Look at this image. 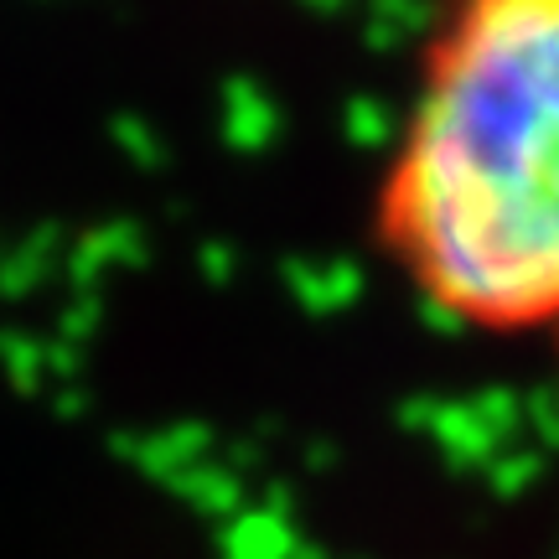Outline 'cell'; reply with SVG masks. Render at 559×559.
<instances>
[{
    "label": "cell",
    "mask_w": 559,
    "mask_h": 559,
    "mask_svg": "<svg viewBox=\"0 0 559 559\" xmlns=\"http://www.w3.org/2000/svg\"><path fill=\"white\" fill-rule=\"evenodd\" d=\"M373 234L440 317L559 332V0H445Z\"/></svg>",
    "instance_id": "cell-1"
},
{
    "label": "cell",
    "mask_w": 559,
    "mask_h": 559,
    "mask_svg": "<svg viewBox=\"0 0 559 559\" xmlns=\"http://www.w3.org/2000/svg\"><path fill=\"white\" fill-rule=\"evenodd\" d=\"M555 337H559V332H555Z\"/></svg>",
    "instance_id": "cell-2"
}]
</instances>
